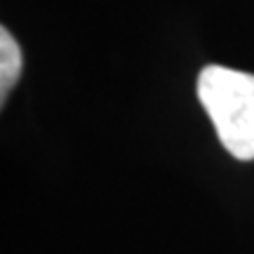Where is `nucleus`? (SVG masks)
I'll use <instances>...</instances> for the list:
<instances>
[{
  "label": "nucleus",
  "mask_w": 254,
  "mask_h": 254,
  "mask_svg": "<svg viewBox=\"0 0 254 254\" xmlns=\"http://www.w3.org/2000/svg\"><path fill=\"white\" fill-rule=\"evenodd\" d=\"M198 97L221 144L238 160H254V75L226 66H205Z\"/></svg>",
  "instance_id": "f257e3e1"
},
{
  "label": "nucleus",
  "mask_w": 254,
  "mask_h": 254,
  "mask_svg": "<svg viewBox=\"0 0 254 254\" xmlns=\"http://www.w3.org/2000/svg\"><path fill=\"white\" fill-rule=\"evenodd\" d=\"M21 66H24V59H21V50H19L17 40L9 36L7 28H2L0 31V92H2V99L19 80Z\"/></svg>",
  "instance_id": "f03ea898"
}]
</instances>
